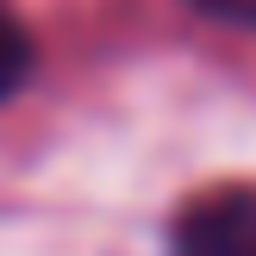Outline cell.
Masks as SVG:
<instances>
[{
	"label": "cell",
	"mask_w": 256,
	"mask_h": 256,
	"mask_svg": "<svg viewBox=\"0 0 256 256\" xmlns=\"http://www.w3.org/2000/svg\"><path fill=\"white\" fill-rule=\"evenodd\" d=\"M169 256H256V188H212L175 212Z\"/></svg>",
	"instance_id": "obj_1"
},
{
	"label": "cell",
	"mask_w": 256,
	"mask_h": 256,
	"mask_svg": "<svg viewBox=\"0 0 256 256\" xmlns=\"http://www.w3.org/2000/svg\"><path fill=\"white\" fill-rule=\"evenodd\" d=\"M32 56H38V50H32V32L0 6V100H12L25 82H32Z\"/></svg>",
	"instance_id": "obj_2"
},
{
	"label": "cell",
	"mask_w": 256,
	"mask_h": 256,
	"mask_svg": "<svg viewBox=\"0 0 256 256\" xmlns=\"http://www.w3.org/2000/svg\"><path fill=\"white\" fill-rule=\"evenodd\" d=\"M194 12H206V19H219V25H250L256 32V0H188Z\"/></svg>",
	"instance_id": "obj_3"
}]
</instances>
